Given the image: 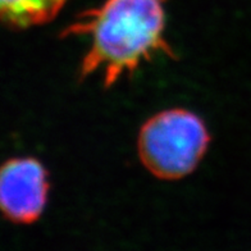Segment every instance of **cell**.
Here are the masks:
<instances>
[{
    "mask_svg": "<svg viewBox=\"0 0 251 251\" xmlns=\"http://www.w3.org/2000/svg\"><path fill=\"white\" fill-rule=\"evenodd\" d=\"M60 36L90 40L79 78L100 75L105 87L158 54L176 56L165 39L164 0H105L79 14Z\"/></svg>",
    "mask_w": 251,
    "mask_h": 251,
    "instance_id": "cell-1",
    "label": "cell"
},
{
    "mask_svg": "<svg viewBox=\"0 0 251 251\" xmlns=\"http://www.w3.org/2000/svg\"><path fill=\"white\" fill-rule=\"evenodd\" d=\"M210 135L195 113L176 108L159 112L140 129L141 163L159 179H181L192 173L208 150Z\"/></svg>",
    "mask_w": 251,
    "mask_h": 251,
    "instance_id": "cell-2",
    "label": "cell"
},
{
    "mask_svg": "<svg viewBox=\"0 0 251 251\" xmlns=\"http://www.w3.org/2000/svg\"><path fill=\"white\" fill-rule=\"evenodd\" d=\"M47 169L35 158H13L0 173V205L8 221L31 225L41 217L48 201Z\"/></svg>",
    "mask_w": 251,
    "mask_h": 251,
    "instance_id": "cell-3",
    "label": "cell"
},
{
    "mask_svg": "<svg viewBox=\"0 0 251 251\" xmlns=\"http://www.w3.org/2000/svg\"><path fill=\"white\" fill-rule=\"evenodd\" d=\"M67 0H0L1 20L10 28L24 30L50 22Z\"/></svg>",
    "mask_w": 251,
    "mask_h": 251,
    "instance_id": "cell-4",
    "label": "cell"
}]
</instances>
